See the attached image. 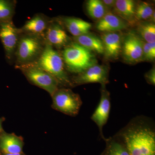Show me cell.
Segmentation results:
<instances>
[{
  "label": "cell",
  "mask_w": 155,
  "mask_h": 155,
  "mask_svg": "<svg viewBox=\"0 0 155 155\" xmlns=\"http://www.w3.org/2000/svg\"><path fill=\"white\" fill-rule=\"evenodd\" d=\"M114 136L130 155H155V123L150 117H134Z\"/></svg>",
  "instance_id": "1"
},
{
  "label": "cell",
  "mask_w": 155,
  "mask_h": 155,
  "mask_svg": "<svg viewBox=\"0 0 155 155\" xmlns=\"http://www.w3.org/2000/svg\"><path fill=\"white\" fill-rule=\"evenodd\" d=\"M66 70L80 74L97 64L94 53L74 41L70 42L61 53Z\"/></svg>",
  "instance_id": "2"
},
{
  "label": "cell",
  "mask_w": 155,
  "mask_h": 155,
  "mask_svg": "<svg viewBox=\"0 0 155 155\" xmlns=\"http://www.w3.org/2000/svg\"><path fill=\"white\" fill-rule=\"evenodd\" d=\"M34 64L52 75L61 86L67 87H73L65 68L61 53L51 45L46 43L41 55Z\"/></svg>",
  "instance_id": "3"
},
{
  "label": "cell",
  "mask_w": 155,
  "mask_h": 155,
  "mask_svg": "<svg viewBox=\"0 0 155 155\" xmlns=\"http://www.w3.org/2000/svg\"><path fill=\"white\" fill-rule=\"evenodd\" d=\"M45 45L44 38L40 35L21 33L15 52V67L35 63Z\"/></svg>",
  "instance_id": "4"
},
{
  "label": "cell",
  "mask_w": 155,
  "mask_h": 155,
  "mask_svg": "<svg viewBox=\"0 0 155 155\" xmlns=\"http://www.w3.org/2000/svg\"><path fill=\"white\" fill-rule=\"evenodd\" d=\"M20 69L31 83L43 89L51 96L60 88L58 80L46 71L35 64L16 67Z\"/></svg>",
  "instance_id": "5"
},
{
  "label": "cell",
  "mask_w": 155,
  "mask_h": 155,
  "mask_svg": "<svg viewBox=\"0 0 155 155\" xmlns=\"http://www.w3.org/2000/svg\"><path fill=\"white\" fill-rule=\"evenodd\" d=\"M52 107L70 116H76L82 104L79 95L69 88H59L52 96Z\"/></svg>",
  "instance_id": "6"
},
{
  "label": "cell",
  "mask_w": 155,
  "mask_h": 155,
  "mask_svg": "<svg viewBox=\"0 0 155 155\" xmlns=\"http://www.w3.org/2000/svg\"><path fill=\"white\" fill-rule=\"evenodd\" d=\"M21 32L12 20L0 22V39L5 49L7 62L12 64Z\"/></svg>",
  "instance_id": "7"
},
{
  "label": "cell",
  "mask_w": 155,
  "mask_h": 155,
  "mask_svg": "<svg viewBox=\"0 0 155 155\" xmlns=\"http://www.w3.org/2000/svg\"><path fill=\"white\" fill-rule=\"evenodd\" d=\"M71 80L73 87L96 83L106 85L109 82V69L105 66L97 64L77 74Z\"/></svg>",
  "instance_id": "8"
},
{
  "label": "cell",
  "mask_w": 155,
  "mask_h": 155,
  "mask_svg": "<svg viewBox=\"0 0 155 155\" xmlns=\"http://www.w3.org/2000/svg\"><path fill=\"white\" fill-rule=\"evenodd\" d=\"M143 41L134 31L128 32L122 39V57L128 63L142 61Z\"/></svg>",
  "instance_id": "9"
},
{
  "label": "cell",
  "mask_w": 155,
  "mask_h": 155,
  "mask_svg": "<svg viewBox=\"0 0 155 155\" xmlns=\"http://www.w3.org/2000/svg\"><path fill=\"white\" fill-rule=\"evenodd\" d=\"M100 102L91 116V120L96 124L101 138L106 139L103 134V127L108 122L111 108L110 94L106 88V85H101Z\"/></svg>",
  "instance_id": "10"
},
{
  "label": "cell",
  "mask_w": 155,
  "mask_h": 155,
  "mask_svg": "<svg viewBox=\"0 0 155 155\" xmlns=\"http://www.w3.org/2000/svg\"><path fill=\"white\" fill-rule=\"evenodd\" d=\"M45 38L46 43L56 49L64 48L72 41L64 25L58 18L51 19L45 34Z\"/></svg>",
  "instance_id": "11"
},
{
  "label": "cell",
  "mask_w": 155,
  "mask_h": 155,
  "mask_svg": "<svg viewBox=\"0 0 155 155\" xmlns=\"http://www.w3.org/2000/svg\"><path fill=\"white\" fill-rule=\"evenodd\" d=\"M119 32H106L101 37L104 54L107 59L116 60L121 53L123 37Z\"/></svg>",
  "instance_id": "12"
},
{
  "label": "cell",
  "mask_w": 155,
  "mask_h": 155,
  "mask_svg": "<svg viewBox=\"0 0 155 155\" xmlns=\"http://www.w3.org/2000/svg\"><path fill=\"white\" fill-rule=\"evenodd\" d=\"M51 19L45 14L38 13L25 22L19 28L21 33L40 35L45 38V34Z\"/></svg>",
  "instance_id": "13"
},
{
  "label": "cell",
  "mask_w": 155,
  "mask_h": 155,
  "mask_svg": "<svg viewBox=\"0 0 155 155\" xmlns=\"http://www.w3.org/2000/svg\"><path fill=\"white\" fill-rule=\"evenodd\" d=\"M128 23L125 20L108 11L107 13L97 22L96 28L99 31L106 32H119L128 27Z\"/></svg>",
  "instance_id": "14"
},
{
  "label": "cell",
  "mask_w": 155,
  "mask_h": 155,
  "mask_svg": "<svg viewBox=\"0 0 155 155\" xmlns=\"http://www.w3.org/2000/svg\"><path fill=\"white\" fill-rule=\"evenodd\" d=\"M24 143L22 137L5 132L0 134V153L17 154L23 153Z\"/></svg>",
  "instance_id": "15"
},
{
  "label": "cell",
  "mask_w": 155,
  "mask_h": 155,
  "mask_svg": "<svg viewBox=\"0 0 155 155\" xmlns=\"http://www.w3.org/2000/svg\"><path fill=\"white\" fill-rule=\"evenodd\" d=\"M58 19L73 37L89 33L92 27L91 23L79 18L65 17Z\"/></svg>",
  "instance_id": "16"
},
{
  "label": "cell",
  "mask_w": 155,
  "mask_h": 155,
  "mask_svg": "<svg viewBox=\"0 0 155 155\" xmlns=\"http://www.w3.org/2000/svg\"><path fill=\"white\" fill-rule=\"evenodd\" d=\"M135 3L132 0H116L114 13L125 20L127 23L133 24L135 18Z\"/></svg>",
  "instance_id": "17"
},
{
  "label": "cell",
  "mask_w": 155,
  "mask_h": 155,
  "mask_svg": "<svg viewBox=\"0 0 155 155\" xmlns=\"http://www.w3.org/2000/svg\"><path fill=\"white\" fill-rule=\"evenodd\" d=\"M73 41L94 53L104 54L102 41L101 38L95 35L88 33L79 36L73 37Z\"/></svg>",
  "instance_id": "18"
},
{
  "label": "cell",
  "mask_w": 155,
  "mask_h": 155,
  "mask_svg": "<svg viewBox=\"0 0 155 155\" xmlns=\"http://www.w3.org/2000/svg\"><path fill=\"white\" fill-rule=\"evenodd\" d=\"M106 146L101 155H130L124 145L116 137L106 138Z\"/></svg>",
  "instance_id": "19"
},
{
  "label": "cell",
  "mask_w": 155,
  "mask_h": 155,
  "mask_svg": "<svg viewBox=\"0 0 155 155\" xmlns=\"http://www.w3.org/2000/svg\"><path fill=\"white\" fill-rule=\"evenodd\" d=\"M87 12L92 19L98 21L108 12L101 1L88 0L86 3Z\"/></svg>",
  "instance_id": "20"
},
{
  "label": "cell",
  "mask_w": 155,
  "mask_h": 155,
  "mask_svg": "<svg viewBox=\"0 0 155 155\" xmlns=\"http://www.w3.org/2000/svg\"><path fill=\"white\" fill-rule=\"evenodd\" d=\"M137 30V34L143 41L149 43L155 42V25L153 22H140Z\"/></svg>",
  "instance_id": "21"
},
{
  "label": "cell",
  "mask_w": 155,
  "mask_h": 155,
  "mask_svg": "<svg viewBox=\"0 0 155 155\" xmlns=\"http://www.w3.org/2000/svg\"><path fill=\"white\" fill-rule=\"evenodd\" d=\"M16 3V1L0 0V22L12 20Z\"/></svg>",
  "instance_id": "22"
},
{
  "label": "cell",
  "mask_w": 155,
  "mask_h": 155,
  "mask_svg": "<svg viewBox=\"0 0 155 155\" xmlns=\"http://www.w3.org/2000/svg\"><path fill=\"white\" fill-rule=\"evenodd\" d=\"M154 14L153 7L147 2H140L136 6L135 18L136 21L150 20Z\"/></svg>",
  "instance_id": "23"
},
{
  "label": "cell",
  "mask_w": 155,
  "mask_h": 155,
  "mask_svg": "<svg viewBox=\"0 0 155 155\" xmlns=\"http://www.w3.org/2000/svg\"><path fill=\"white\" fill-rule=\"evenodd\" d=\"M155 58V42L149 43L143 41L142 61H153Z\"/></svg>",
  "instance_id": "24"
},
{
  "label": "cell",
  "mask_w": 155,
  "mask_h": 155,
  "mask_svg": "<svg viewBox=\"0 0 155 155\" xmlns=\"http://www.w3.org/2000/svg\"><path fill=\"white\" fill-rule=\"evenodd\" d=\"M145 78L148 83L155 86V68L153 67L149 72L145 75Z\"/></svg>",
  "instance_id": "25"
},
{
  "label": "cell",
  "mask_w": 155,
  "mask_h": 155,
  "mask_svg": "<svg viewBox=\"0 0 155 155\" xmlns=\"http://www.w3.org/2000/svg\"><path fill=\"white\" fill-rule=\"evenodd\" d=\"M101 1L108 11V9L114 8L116 0H103Z\"/></svg>",
  "instance_id": "26"
},
{
  "label": "cell",
  "mask_w": 155,
  "mask_h": 155,
  "mask_svg": "<svg viewBox=\"0 0 155 155\" xmlns=\"http://www.w3.org/2000/svg\"><path fill=\"white\" fill-rule=\"evenodd\" d=\"M1 155H25V153H17V154H8V153H1Z\"/></svg>",
  "instance_id": "27"
},
{
  "label": "cell",
  "mask_w": 155,
  "mask_h": 155,
  "mask_svg": "<svg viewBox=\"0 0 155 155\" xmlns=\"http://www.w3.org/2000/svg\"><path fill=\"white\" fill-rule=\"evenodd\" d=\"M3 119H0V134L2 133V123Z\"/></svg>",
  "instance_id": "28"
}]
</instances>
